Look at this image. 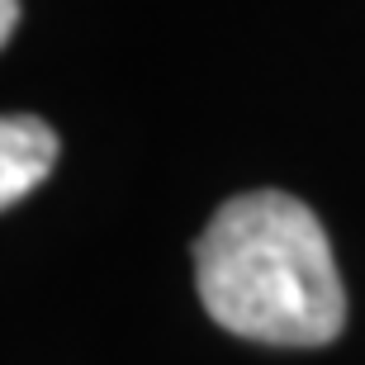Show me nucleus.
Segmentation results:
<instances>
[{
    "mask_svg": "<svg viewBox=\"0 0 365 365\" xmlns=\"http://www.w3.org/2000/svg\"><path fill=\"white\" fill-rule=\"evenodd\" d=\"M204 313L247 341L327 346L346 323V289L323 223L284 190L232 195L195 242Z\"/></svg>",
    "mask_w": 365,
    "mask_h": 365,
    "instance_id": "obj_1",
    "label": "nucleus"
},
{
    "mask_svg": "<svg viewBox=\"0 0 365 365\" xmlns=\"http://www.w3.org/2000/svg\"><path fill=\"white\" fill-rule=\"evenodd\" d=\"M57 166V133L38 114H0V209L19 204Z\"/></svg>",
    "mask_w": 365,
    "mask_h": 365,
    "instance_id": "obj_2",
    "label": "nucleus"
},
{
    "mask_svg": "<svg viewBox=\"0 0 365 365\" xmlns=\"http://www.w3.org/2000/svg\"><path fill=\"white\" fill-rule=\"evenodd\" d=\"M14 24H19V0H0V48L14 38Z\"/></svg>",
    "mask_w": 365,
    "mask_h": 365,
    "instance_id": "obj_3",
    "label": "nucleus"
}]
</instances>
